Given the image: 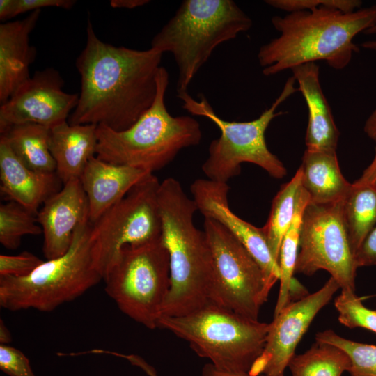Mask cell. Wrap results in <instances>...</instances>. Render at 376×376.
I'll use <instances>...</instances> for the list:
<instances>
[{
  "label": "cell",
  "mask_w": 376,
  "mask_h": 376,
  "mask_svg": "<svg viewBox=\"0 0 376 376\" xmlns=\"http://www.w3.org/2000/svg\"><path fill=\"white\" fill-rule=\"evenodd\" d=\"M361 46L364 49L376 52V40L364 41Z\"/></svg>",
  "instance_id": "ee69618b"
},
{
  "label": "cell",
  "mask_w": 376,
  "mask_h": 376,
  "mask_svg": "<svg viewBox=\"0 0 376 376\" xmlns=\"http://www.w3.org/2000/svg\"><path fill=\"white\" fill-rule=\"evenodd\" d=\"M157 328L187 341L219 369L248 373L264 349L269 323L209 303L182 316L161 315Z\"/></svg>",
  "instance_id": "52a82bcc"
},
{
  "label": "cell",
  "mask_w": 376,
  "mask_h": 376,
  "mask_svg": "<svg viewBox=\"0 0 376 376\" xmlns=\"http://www.w3.org/2000/svg\"><path fill=\"white\" fill-rule=\"evenodd\" d=\"M168 84L169 73L161 67L155 99L136 122L122 131L97 125V158L153 173L171 163L182 149L200 143L199 123L189 116H173L168 111Z\"/></svg>",
  "instance_id": "277c9868"
},
{
  "label": "cell",
  "mask_w": 376,
  "mask_h": 376,
  "mask_svg": "<svg viewBox=\"0 0 376 376\" xmlns=\"http://www.w3.org/2000/svg\"><path fill=\"white\" fill-rule=\"evenodd\" d=\"M12 341L10 331L6 327L2 319L0 320V343L1 345H8Z\"/></svg>",
  "instance_id": "7bdbcfd3"
},
{
  "label": "cell",
  "mask_w": 376,
  "mask_h": 376,
  "mask_svg": "<svg viewBox=\"0 0 376 376\" xmlns=\"http://www.w3.org/2000/svg\"><path fill=\"white\" fill-rule=\"evenodd\" d=\"M150 173L113 164L96 156L90 159L79 180L86 194L91 223L122 200L138 182Z\"/></svg>",
  "instance_id": "d6986e66"
},
{
  "label": "cell",
  "mask_w": 376,
  "mask_h": 376,
  "mask_svg": "<svg viewBox=\"0 0 376 376\" xmlns=\"http://www.w3.org/2000/svg\"><path fill=\"white\" fill-rule=\"evenodd\" d=\"M36 216L21 205L8 201L0 205V242L7 249L19 247L24 235L42 233Z\"/></svg>",
  "instance_id": "83f0119b"
},
{
  "label": "cell",
  "mask_w": 376,
  "mask_h": 376,
  "mask_svg": "<svg viewBox=\"0 0 376 376\" xmlns=\"http://www.w3.org/2000/svg\"><path fill=\"white\" fill-rule=\"evenodd\" d=\"M343 216L354 253L376 226V185L352 183L342 200Z\"/></svg>",
  "instance_id": "cb8c5ba5"
},
{
  "label": "cell",
  "mask_w": 376,
  "mask_h": 376,
  "mask_svg": "<svg viewBox=\"0 0 376 376\" xmlns=\"http://www.w3.org/2000/svg\"><path fill=\"white\" fill-rule=\"evenodd\" d=\"M91 228V221L80 224L65 254L43 261L29 275L0 276L1 307L51 312L98 284L102 276L93 263Z\"/></svg>",
  "instance_id": "8992f818"
},
{
  "label": "cell",
  "mask_w": 376,
  "mask_h": 376,
  "mask_svg": "<svg viewBox=\"0 0 376 376\" xmlns=\"http://www.w3.org/2000/svg\"><path fill=\"white\" fill-rule=\"evenodd\" d=\"M163 53L136 50L102 41L88 20L84 48L76 59L81 79L70 125H104L122 131L152 106Z\"/></svg>",
  "instance_id": "6da1fadb"
},
{
  "label": "cell",
  "mask_w": 376,
  "mask_h": 376,
  "mask_svg": "<svg viewBox=\"0 0 376 376\" xmlns=\"http://www.w3.org/2000/svg\"><path fill=\"white\" fill-rule=\"evenodd\" d=\"M357 180L360 182L376 185V145L375 147V155L372 162Z\"/></svg>",
  "instance_id": "74e56055"
},
{
  "label": "cell",
  "mask_w": 376,
  "mask_h": 376,
  "mask_svg": "<svg viewBox=\"0 0 376 376\" xmlns=\"http://www.w3.org/2000/svg\"><path fill=\"white\" fill-rule=\"evenodd\" d=\"M301 191V172L299 168L274 196L267 221L262 227L271 253L277 262L283 238L295 217Z\"/></svg>",
  "instance_id": "d4e9b609"
},
{
  "label": "cell",
  "mask_w": 376,
  "mask_h": 376,
  "mask_svg": "<svg viewBox=\"0 0 376 376\" xmlns=\"http://www.w3.org/2000/svg\"><path fill=\"white\" fill-rule=\"evenodd\" d=\"M41 10L31 12L20 20L0 24V102L5 103L30 77L29 66L36 56L29 36Z\"/></svg>",
  "instance_id": "ac0fdd59"
},
{
  "label": "cell",
  "mask_w": 376,
  "mask_h": 376,
  "mask_svg": "<svg viewBox=\"0 0 376 376\" xmlns=\"http://www.w3.org/2000/svg\"><path fill=\"white\" fill-rule=\"evenodd\" d=\"M42 262L40 258L29 251H23L15 256L1 254L0 276H26Z\"/></svg>",
  "instance_id": "1f68e13d"
},
{
  "label": "cell",
  "mask_w": 376,
  "mask_h": 376,
  "mask_svg": "<svg viewBox=\"0 0 376 376\" xmlns=\"http://www.w3.org/2000/svg\"><path fill=\"white\" fill-rule=\"evenodd\" d=\"M308 295V292L306 289L301 284V283L293 277L291 280L290 286V302L299 300Z\"/></svg>",
  "instance_id": "f35d334b"
},
{
  "label": "cell",
  "mask_w": 376,
  "mask_h": 376,
  "mask_svg": "<svg viewBox=\"0 0 376 376\" xmlns=\"http://www.w3.org/2000/svg\"><path fill=\"white\" fill-rule=\"evenodd\" d=\"M315 340L337 347L348 355L350 376H376V345L345 338L331 329L317 333Z\"/></svg>",
  "instance_id": "f1b7e54d"
},
{
  "label": "cell",
  "mask_w": 376,
  "mask_h": 376,
  "mask_svg": "<svg viewBox=\"0 0 376 376\" xmlns=\"http://www.w3.org/2000/svg\"><path fill=\"white\" fill-rule=\"evenodd\" d=\"M160 182L149 173L119 202L91 223V252L102 279L121 249L161 238L162 221L157 193Z\"/></svg>",
  "instance_id": "30bf717a"
},
{
  "label": "cell",
  "mask_w": 376,
  "mask_h": 376,
  "mask_svg": "<svg viewBox=\"0 0 376 376\" xmlns=\"http://www.w3.org/2000/svg\"><path fill=\"white\" fill-rule=\"evenodd\" d=\"M252 26L251 18L232 0H185L153 37L151 48L173 54L178 69L177 95L188 87L220 44Z\"/></svg>",
  "instance_id": "5b68a950"
},
{
  "label": "cell",
  "mask_w": 376,
  "mask_h": 376,
  "mask_svg": "<svg viewBox=\"0 0 376 376\" xmlns=\"http://www.w3.org/2000/svg\"><path fill=\"white\" fill-rule=\"evenodd\" d=\"M265 3L273 8L288 13L311 10L321 7L351 13L361 8L363 3L359 0H267Z\"/></svg>",
  "instance_id": "4dcf8cb0"
},
{
  "label": "cell",
  "mask_w": 376,
  "mask_h": 376,
  "mask_svg": "<svg viewBox=\"0 0 376 376\" xmlns=\"http://www.w3.org/2000/svg\"><path fill=\"white\" fill-rule=\"evenodd\" d=\"M103 280L122 313L146 328H157L170 288L169 258L161 238L123 247Z\"/></svg>",
  "instance_id": "9c48e42d"
},
{
  "label": "cell",
  "mask_w": 376,
  "mask_h": 376,
  "mask_svg": "<svg viewBox=\"0 0 376 376\" xmlns=\"http://www.w3.org/2000/svg\"><path fill=\"white\" fill-rule=\"evenodd\" d=\"M364 132L376 145V108L368 117L364 124Z\"/></svg>",
  "instance_id": "60d3db41"
},
{
  "label": "cell",
  "mask_w": 376,
  "mask_h": 376,
  "mask_svg": "<svg viewBox=\"0 0 376 376\" xmlns=\"http://www.w3.org/2000/svg\"><path fill=\"white\" fill-rule=\"evenodd\" d=\"M49 127L36 123L14 125L1 132V137L27 167L54 173L56 165L49 150Z\"/></svg>",
  "instance_id": "603a6c76"
},
{
  "label": "cell",
  "mask_w": 376,
  "mask_h": 376,
  "mask_svg": "<svg viewBox=\"0 0 376 376\" xmlns=\"http://www.w3.org/2000/svg\"><path fill=\"white\" fill-rule=\"evenodd\" d=\"M354 257L357 268L376 265V226L366 237Z\"/></svg>",
  "instance_id": "e575fe53"
},
{
  "label": "cell",
  "mask_w": 376,
  "mask_h": 376,
  "mask_svg": "<svg viewBox=\"0 0 376 376\" xmlns=\"http://www.w3.org/2000/svg\"><path fill=\"white\" fill-rule=\"evenodd\" d=\"M97 127L70 125L66 120L50 128L49 150L63 184L79 179L90 159L95 156Z\"/></svg>",
  "instance_id": "44dd1931"
},
{
  "label": "cell",
  "mask_w": 376,
  "mask_h": 376,
  "mask_svg": "<svg viewBox=\"0 0 376 376\" xmlns=\"http://www.w3.org/2000/svg\"><path fill=\"white\" fill-rule=\"evenodd\" d=\"M60 72L37 70L0 107V132L17 124L36 123L49 128L66 121L75 109L78 93L63 90Z\"/></svg>",
  "instance_id": "5bb4252c"
},
{
  "label": "cell",
  "mask_w": 376,
  "mask_h": 376,
  "mask_svg": "<svg viewBox=\"0 0 376 376\" xmlns=\"http://www.w3.org/2000/svg\"><path fill=\"white\" fill-rule=\"evenodd\" d=\"M229 189L227 183L201 178L194 180L190 187L197 210L204 218L221 224L245 247L272 288L280 279L279 263L271 253L262 228L242 219L230 209Z\"/></svg>",
  "instance_id": "9a60e30c"
},
{
  "label": "cell",
  "mask_w": 376,
  "mask_h": 376,
  "mask_svg": "<svg viewBox=\"0 0 376 376\" xmlns=\"http://www.w3.org/2000/svg\"><path fill=\"white\" fill-rule=\"evenodd\" d=\"M13 0L0 1V19L5 21L12 18Z\"/></svg>",
  "instance_id": "b9f144b4"
},
{
  "label": "cell",
  "mask_w": 376,
  "mask_h": 376,
  "mask_svg": "<svg viewBox=\"0 0 376 376\" xmlns=\"http://www.w3.org/2000/svg\"><path fill=\"white\" fill-rule=\"evenodd\" d=\"M351 366L341 349L316 342L303 354L295 355L288 367L292 376H342Z\"/></svg>",
  "instance_id": "484cf974"
},
{
  "label": "cell",
  "mask_w": 376,
  "mask_h": 376,
  "mask_svg": "<svg viewBox=\"0 0 376 376\" xmlns=\"http://www.w3.org/2000/svg\"><path fill=\"white\" fill-rule=\"evenodd\" d=\"M0 190L8 201L37 214L40 206L58 191L63 183L56 173H45L27 167L0 137Z\"/></svg>",
  "instance_id": "e0dca14e"
},
{
  "label": "cell",
  "mask_w": 376,
  "mask_h": 376,
  "mask_svg": "<svg viewBox=\"0 0 376 376\" xmlns=\"http://www.w3.org/2000/svg\"><path fill=\"white\" fill-rule=\"evenodd\" d=\"M260 376H284L283 374L278 375H262Z\"/></svg>",
  "instance_id": "bcb514c9"
},
{
  "label": "cell",
  "mask_w": 376,
  "mask_h": 376,
  "mask_svg": "<svg viewBox=\"0 0 376 376\" xmlns=\"http://www.w3.org/2000/svg\"><path fill=\"white\" fill-rule=\"evenodd\" d=\"M0 369L8 376H36L26 356L9 345L0 344Z\"/></svg>",
  "instance_id": "d6a6232c"
},
{
  "label": "cell",
  "mask_w": 376,
  "mask_h": 376,
  "mask_svg": "<svg viewBox=\"0 0 376 376\" xmlns=\"http://www.w3.org/2000/svg\"><path fill=\"white\" fill-rule=\"evenodd\" d=\"M366 34H376V24L364 32Z\"/></svg>",
  "instance_id": "f6af8a7d"
},
{
  "label": "cell",
  "mask_w": 376,
  "mask_h": 376,
  "mask_svg": "<svg viewBox=\"0 0 376 376\" xmlns=\"http://www.w3.org/2000/svg\"><path fill=\"white\" fill-rule=\"evenodd\" d=\"M149 2L150 1L148 0H111L110 5L115 8L132 9L143 6Z\"/></svg>",
  "instance_id": "ab89813d"
},
{
  "label": "cell",
  "mask_w": 376,
  "mask_h": 376,
  "mask_svg": "<svg viewBox=\"0 0 376 376\" xmlns=\"http://www.w3.org/2000/svg\"><path fill=\"white\" fill-rule=\"evenodd\" d=\"M271 21L279 36L262 45L258 52L264 75L318 61L342 70L359 51L354 37L376 24V6L351 13L321 7L274 16Z\"/></svg>",
  "instance_id": "7a4b0ae2"
},
{
  "label": "cell",
  "mask_w": 376,
  "mask_h": 376,
  "mask_svg": "<svg viewBox=\"0 0 376 376\" xmlns=\"http://www.w3.org/2000/svg\"><path fill=\"white\" fill-rule=\"evenodd\" d=\"M291 70L308 111L306 149L336 151L340 133L320 86L319 66L316 63H309Z\"/></svg>",
  "instance_id": "ffe728a7"
},
{
  "label": "cell",
  "mask_w": 376,
  "mask_h": 376,
  "mask_svg": "<svg viewBox=\"0 0 376 376\" xmlns=\"http://www.w3.org/2000/svg\"><path fill=\"white\" fill-rule=\"evenodd\" d=\"M76 3L75 0H13L12 18L19 14L40 10L44 8L70 9Z\"/></svg>",
  "instance_id": "836d02e7"
},
{
  "label": "cell",
  "mask_w": 376,
  "mask_h": 376,
  "mask_svg": "<svg viewBox=\"0 0 376 376\" xmlns=\"http://www.w3.org/2000/svg\"><path fill=\"white\" fill-rule=\"evenodd\" d=\"M339 288L337 281L330 277L318 291L289 303L274 316L264 349L249 369V375L283 374L314 318Z\"/></svg>",
  "instance_id": "4fadbf2b"
},
{
  "label": "cell",
  "mask_w": 376,
  "mask_h": 376,
  "mask_svg": "<svg viewBox=\"0 0 376 376\" xmlns=\"http://www.w3.org/2000/svg\"><path fill=\"white\" fill-rule=\"evenodd\" d=\"M299 169L301 186L308 195L309 203L342 201L352 185L341 173L336 151L306 149Z\"/></svg>",
  "instance_id": "7402d4cb"
},
{
  "label": "cell",
  "mask_w": 376,
  "mask_h": 376,
  "mask_svg": "<svg viewBox=\"0 0 376 376\" xmlns=\"http://www.w3.org/2000/svg\"><path fill=\"white\" fill-rule=\"evenodd\" d=\"M203 226L212 256L210 303L258 320L272 289L262 269L218 222L205 218Z\"/></svg>",
  "instance_id": "8fae6325"
},
{
  "label": "cell",
  "mask_w": 376,
  "mask_h": 376,
  "mask_svg": "<svg viewBox=\"0 0 376 376\" xmlns=\"http://www.w3.org/2000/svg\"><path fill=\"white\" fill-rule=\"evenodd\" d=\"M295 81L292 76L289 77L271 107L251 121L222 119L203 95H201L200 100L193 98L188 92L177 95L184 109L191 115L208 118L220 130L219 137L210 143L208 157L201 166L207 179L227 183L240 173L241 164L244 162L260 166L273 178L281 179L285 176V166L267 146L265 132L272 120L283 113L276 112V109L298 91L295 87Z\"/></svg>",
  "instance_id": "ba28073f"
},
{
  "label": "cell",
  "mask_w": 376,
  "mask_h": 376,
  "mask_svg": "<svg viewBox=\"0 0 376 376\" xmlns=\"http://www.w3.org/2000/svg\"><path fill=\"white\" fill-rule=\"evenodd\" d=\"M36 218L42 230V251L46 259L65 254L77 227L90 221L88 201L79 179L63 184L45 201Z\"/></svg>",
  "instance_id": "2e32d148"
},
{
  "label": "cell",
  "mask_w": 376,
  "mask_h": 376,
  "mask_svg": "<svg viewBox=\"0 0 376 376\" xmlns=\"http://www.w3.org/2000/svg\"><path fill=\"white\" fill-rule=\"evenodd\" d=\"M157 200L161 240L170 270V288L161 315L182 316L210 303L211 252L204 230L194 223L196 203L178 180L167 178L161 182Z\"/></svg>",
  "instance_id": "3957f363"
},
{
  "label": "cell",
  "mask_w": 376,
  "mask_h": 376,
  "mask_svg": "<svg viewBox=\"0 0 376 376\" xmlns=\"http://www.w3.org/2000/svg\"><path fill=\"white\" fill-rule=\"evenodd\" d=\"M100 354L111 355L113 357L122 358L127 360L132 365L139 368L148 376H159L154 366L148 363L143 357L134 354H123L111 350L100 349L99 350Z\"/></svg>",
  "instance_id": "d590c367"
},
{
  "label": "cell",
  "mask_w": 376,
  "mask_h": 376,
  "mask_svg": "<svg viewBox=\"0 0 376 376\" xmlns=\"http://www.w3.org/2000/svg\"><path fill=\"white\" fill-rule=\"evenodd\" d=\"M334 305L342 324L350 329L361 327L376 333V311L366 308L355 291L341 290Z\"/></svg>",
  "instance_id": "f546056e"
},
{
  "label": "cell",
  "mask_w": 376,
  "mask_h": 376,
  "mask_svg": "<svg viewBox=\"0 0 376 376\" xmlns=\"http://www.w3.org/2000/svg\"><path fill=\"white\" fill-rule=\"evenodd\" d=\"M323 269L341 290L355 291L357 267L343 216L342 201L309 203L301 219L295 273L311 276Z\"/></svg>",
  "instance_id": "7c38bea8"
},
{
  "label": "cell",
  "mask_w": 376,
  "mask_h": 376,
  "mask_svg": "<svg viewBox=\"0 0 376 376\" xmlns=\"http://www.w3.org/2000/svg\"><path fill=\"white\" fill-rule=\"evenodd\" d=\"M201 376H250L246 372H230L216 368L211 363L205 364L201 371Z\"/></svg>",
  "instance_id": "8d00e7d4"
},
{
  "label": "cell",
  "mask_w": 376,
  "mask_h": 376,
  "mask_svg": "<svg viewBox=\"0 0 376 376\" xmlns=\"http://www.w3.org/2000/svg\"><path fill=\"white\" fill-rule=\"evenodd\" d=\"M309 202L308 194L302 187L299 202L293 221L285 233L279 251L280 288L274 316L276 315L290 302V286L298 255L299 232L304 210Z\"/></svg>",
  "instance_id": "4316f807"
}]
</instances>
